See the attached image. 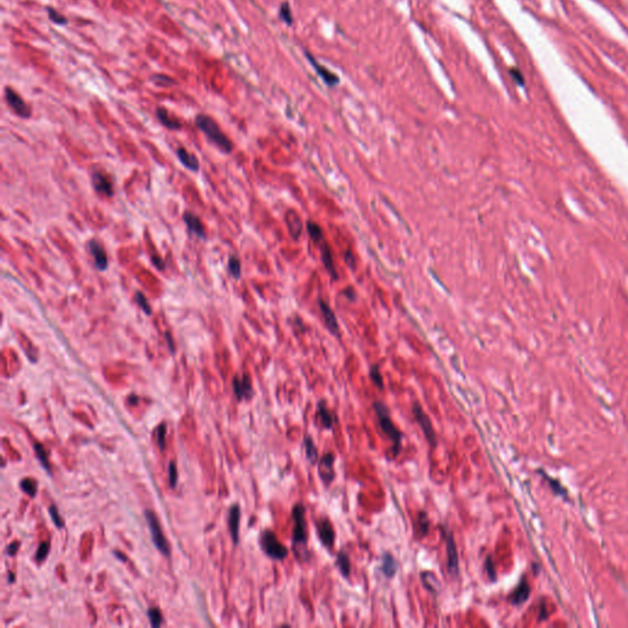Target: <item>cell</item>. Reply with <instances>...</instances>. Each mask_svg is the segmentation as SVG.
Instances as JSON below:
<instances>
[{"mask_svg":"<svg viewBox=\"0 0 628 628\" xmlns=\"http://www.w3.org/2000/svg\"><path fill=\"white\" fill-rule=\"evenodd\" d=\"M135 302H137L138 306H139L141 309L144 310V313H145V314H148V316H150V314L152 313L151 306H150L148 298L145 297V295H144L143 292H139V291H138V292L135 293Z\"/></svg>","mask_w":628,"mask_h":628,"instance_id":"obj_32","label":"cell"},{"mask_svg":"<svg viewBox=\"0 0 628 628\" xmlns=\"http://www.w3.org/2000/svg\"><path fill=\"white\" fill-rule=\"evenodd\" d=\"M345 259H346V264L348 265V266H350L351 269H353V267H355V261H353V258H352V254H351V252H347L346 253V256H345Z\"/></svg>","mask_w":628,"mask_h":628,"instance_id":"obj_46","label":"cell"},{"mask_svg":"<svg viewBox=\"0 0 628 628\" xmlns=\"http://www.w3.org/2000/svg\"><path fill=\"white\" fill-rule=\"evenodd\" d=\"M421 581L423 584V587L428 590V592L433 593V594H437L440 589V584L438 578L436 577V574L432 572H422L421 573Z\"/></svg>","mask_w":628,"mask_h":628,"instance_id":"obj_24","label":"cell"},{"mask_svg":"<svg viewBox=\"0 0 628 628\" xmlns=\"http://www.w3.org/2000/svg\"><path fill=\"white\" fill-rule=\"evenodd\" d=\"M50 543L48 541H43V543L39 544L38 549H37L36 552V560L37 562H43V561L47 558L48 554H50Z\"/></svg>","mask_w":628,"mask_h":628,"instance_id":"obj_35","label":"cell"},{"mask_svg":"<svg viewBox=\"0 0 628 628\" xmlns=\"http://www.w3.org/2000/svg\"><path fill=\"white\" fill-rule=\"evenodd\" d=\"M114 555H116L117 557H120V558H122L123 562H125V561H126V557H125V556H123L122 554H120V552H114Z\"/></svg>","mask_w":628,"mask_h":628,"instance_id":"obj_47","label":"cell"},{"mask_svg":"<svg viewBox=\"0 0 628 628\" xmlns=\"http://www.w3.org/2000/svg\"><path fill=\"white\" fill-rule=\"evenodd\" d=\"M413 415L416 420V422L419 423V426L421 427V430L425 434L426 439H427L428 444H430L431 448H436L437 446V436H436V432H434L433 425H432L431 419L428 417V415L423 411L422 406L419 404V402H414L413 405Z\"/></svg>","mask_w":628,"mask_h":628,"instance_id":"obj_6","label":"cell"},{"mask_svg":"<svg viewBox=\"0 0 628 628\" xmlns=\"http://www.w3.org/2000/svg\"><path fill=\"white\" fill-rule=\"evenodd\" d=\"M91 181H92V186H94L95 190H96L99 194L105 195V197H107V198L113 197L114 183H113V180L109 177V174L107 173V172L97 169V171H95L94 173H92Z\"/></svg>","mask_w":628,"mask_h":628,"instance_id":"obj_8","label":"cell"},{"mask_svg":"<svg viewBox=\"0 0 628 628\" xmlns=\"http://www.w3.org/2000/svg\"><path fill=\"white\" fill-rule=\"evenodd\" d=\"M5 100H7L9 107L13 109L17 116L25 118V119L31 117V108L22 100V97L20 95H17L11 87L5 88Z\"/></svg>","mask_w":628,"mask_h":628,"instance_id":"obj_9","label":"cell"},{"mask_svg":"<svg viewBox=\"0 0 628 628\" xmlns=\"http://www.w3.org/2000/svg\"><path fill=\"white\" fill-rule=\"evenodd\" d=\"M380 572H382L383 574H384V577H387V578H393L394 575L396 574L397 562L390 552H384V554H383Z\"/></svg>","mask_w":628,"mask_h":628,"instance_id":"obj_20","label":"cell"},{"mask_svg":"<svg viewBox=\"0 0 628 628\" xmlns=\"http://www.w3.org/2000/svg\"><path fill=\"white\" fill-rule=\"evenodd\" d=\"M319 306H321L323 317H324V321H325V324H327L328 329H329V331L333 334V335L339 336V334H340L339 324H338V321H336L335 314H334L333 310H331L330 306L327 303V302L323 301V299H319Z\"/></svg>","mask_w":628,"mask_h":628,"instance_id":"obj_17","label":"cell"},{"mask_svg":"<svg viewBox=\"0 0 628 628\" xmlns=\"http://www.w3.org/2000/svg\"><path fill=\"white\" fill-rule=\"evenodd\" d=\"M442 531L446 546V568H448L449 574L455 578L459 575V554H458L457 544L454 541L453 534L448 529L444 528Z\"/></svg>","mask_w":628,"mask_h":628,"instance_id":"obj_7","label":"cell"},{"mask_svg":"<svg viewBox=\"0 0 628 628\" xmlns=\"http://www.w3.org/2000/svg\"><path fill=\"white\" fill-rule=\"evenodd\" d=\"M183 221L193 235H195L198 238H200V240H205L206 238L205 227H204L203 222H201L200 218H199L197 215H194L190 211H186L183 214Z\"/></svg>","mask_w":628,"mask_h":628,"instance_id":"obj_15","label":"cell"},{"mask_svg":"<svg viewBox=\"0 0 628 628\" xmlns=\"http://www.w3.org/2000/svg\"><path fill=\"white\" fill-rule=\"evenodd\" d=\"M195 124L206 135L207 139L214 143L221 151L226 152V154H230L232 151V141L229 139L227 135L223 134L220 126L211 117L205 116V114H198L197 118H195Z\"/></svg>","mask_w":628,"mask_h":628,"instance_id":"obj_2","label":"cell"},{"mask_svg":"<svg viewBox=\"0 0 628 628\" xmlns=\"http://www.w3.org/2000/svg\"><path fill=\"white\" fill-rule=\"evenodd\" d=\"M156 437H157V444L158 446H160V449L161 451H165V448H166V425L165 423H161V425L157 427Z\"/></svg>","mask_w":628,"mask_h":628,"instance_id":"obj_38","label":"cell"},{"mask_svg":"<svg viewBox=\"0 0 628 628\" xmlns=\"http://www.w3.org/2000/svg\"><path fill=\"white\" fill-rule=\"evenodd\" d=\"M19 546H20V543H17V541L10 544V545L7 547V554L10 556H14L17 552V550H19Z\"/></svg>","mask_w":628,"mask_h":628,"instance_id":"obj_44","label":"cell"},{"mask_svg":"<svg viewBox=\"0 0 628 628\" xmlns=\"http://www.w3.org/2000/svg\"><path fill=\"white\" fill-rule=\"evenodd\" d=\"M47 13H48V16H50V20H52V21H53L54 24H57V25H65L66 22H68V21H66L65 16L62 15V14H60L59 11H57L56 9L48 8L47 9Z\"/></svg>","mask_w":628,"mask_h":628,"instance_id":"obj_37","label":"cell"},{"mask_svg":"<svg viewBox=\"0 0 628 628\" xmlns=\"http://www.w3.org/2000/svg\"><path fill=\"white\" fill-rule=\"evenodd\" d=\"M280 16H281V19L284 20V21L287 22V24H291V22H292V16H291V11H290L289 5H287V4L282 5L281 10H280Z\"/></svg>","mask_w":628,"mask_h":628,"instance_id":"obj_42","label":"cell"},{"mask_svg":"<svg viewBox=\"0 0 628 628\" xmlns=\"http://www.w3.org/2000/svg\"><path fill=\"white\" fill-rule=\"evenodd\" d=\"M485 568H486V572H487V574H488V578L491 579V580H495V579H496V570H495L494 561H492V558L489 557V556H488L487 560H486V562H485Z\"/></svg>","mask_w":628,"mask_h":628,"instance_id":"obj_40","label":"cell"},{"mask_svg":"<svg viewBox=\"0 0 628 628\" xmlns=\"http://www.w3.org/2000/svg\"><path fill=\"white\" fill-rule=\"evenodd\" d=\"M304 448H306V457L309 460V463L312 465H316L317 463H319L318 449H317L316 443L313 442V438L310 436L304 437Z\"/></svg>","mask_w":628,"mask_h":628,"instance_id":"obj_26","label":"cell"},{"mask_svg":"<svg viewBox=\"0 0 628 628\" xmlns=\"http://www.w3.org/2000/svg\"><path fill=\"white\" fill-rule=\"evenodd\" d=\"M336 566H338L339 572L341 573V575L344 578H348L350 577V573H351V562H350V557L346 554V551H340L338 554V558H336Z\"/></svg>","mask_w":628,"mask_h":628,"instance_id":"obj_25","label":"cell"},{"mask_svg":"<svg viewBox=\"0 0 628 628\" xmlns=\"http://www.w3.org/2000/svg\"><path fill=\"white\" fill-rule=\"evenodd\" d=\"M286 223L289 227V232L293 240H298L302 233V223L299 216L293 210H290L286 214Z\"/></svg>","mask_w":628,"mask_h":628,"instance_id":"obj_21","label":"cell"},{"mask_svg":"<svg viewBox=\"0 0 628 628\" xmlns=\"http://www.w3.org/2000/svg\"><path fill=\"white\" fill-rule=\"evenodd\" d=\"M373 409H374V411H376L377 419H378V421H379L380 430L384 432L385 436H387L388 438L393 442L394 455H397L399 454L400 449H401V440H402L401 432H400L399 428L394 425L387 405L383 404V402H380V401H376L373 404Z\"/></svg>","mask_w":628,"mask_h":628,"instance_id":"obj_3","label":"cell"},{"mask_svg":"<svg viewBox=\"0 0 628 628\" xmlns=\"http://www.w3.org/2000/svg\"><path fill=\"white\" fill-rule=\"evenodd\" d=\"M370 378L372 382L374 383L376 387H378L379 389L384 388V383H383V376L380 373V370L378 366H372L370 368Z\"/></svg>","mask_w":628,"mask_h":628,"instance_id":"obj_33","label":"cell"},{"mask_svg":"<svg viewBox=\"0 0 628 628\" xmlns=\"http://www.w3.org/2000/svg\"><path fill=\"white\" fill-rule=\"evenodd\" d=\"M87 247H88V250H90L91 255L94 256L95 265H96L97 269H99L100 272H105V270L108 267V256H107V253H106L105 248L102 247V244H101L99 241L91 240L90 242H88Z\"/></svg>","mask_w":628,"mask_h":628,"instance_id":"obj_13","label":"cell"},{"mask_svg":"<svg viewBox=\"0 0 628 628\" xmlns=\"http://www.w3.org/2000/svg\"><path fill=\"white\" fill-rule=\"evenodd\" d=\"M317 421H318L319 425L322 426L323 428H327V430H331L334 427L336 422H338V416L335 414H333L331 411L328 409L327 402L324 400L318 402V409H317Z\"/></svg>","mask_w":628,"mask_h":628,"instance_id":"obj_14","label":"cell"},{"mask_svg":"<svg viewBox=\"0 0 628 628\" xmlns=\"http://www.w3.org/2000/svg\"><path fill=\"white\" fill-rule=\"evenodd\" d=\"M306 508L302 503H297L292 508V519L295 520L292 532V550L298 561H308V531L306 521Z\"/></svg>","mask_w":628,"mask_h":628,"instance_id":"obj_1","label":"cell"},{"mask_svg":"<svg viewBox=\"0 0 628 628\" xmlns=\"http://www.w3.org/2000/svg\"><path fill=\"white\" fill-rule=\"evenodd\" d=\"M334 462H335V455L333 453H327L319 459L318 464V475L321 477L325 486H329L333 482L335 477V471H334Z\"/></svg>","mask_w":628,"mask_h":628,"instance_id":"obj_10","label":"cell"},{"mask_svg":"<svg viewBox=\"0 0 628 628\" xmlns=\"http://www.w3.org/2000/svg\"><path fill=\"white\" fill-rule=\"evenodd\" d=\"M148 616L152 627H160L162 624V615H161V611L156 609V607L150 609L148 611Z\"/></svg>","mask_w":628,"mask_h":628,"instance_id":"obj_34","label":"cell"},{"mask_svg":"<svg viewBox=\"0 0 628 628\" xmlns=\"http://www.w3.org/2000/svg\"><path fill=\"white\" fill-rule=\"evenodd\" d=\"M307 230H308V233H309L310 238H312V241L316 244L322 243V242L324 241V238H323L322 229L317 223L310 222L309 221V222L307 223Z\"/></svg>","mask_w":628,"mask_h":628,"instance_id":"obj_30","label":"cell"},{"mask_svg":"<svg viewBox=\"0 0 628 628\" xmlns=\"http://www.w3.org/2000/svg\"><path fill=\"white\" fill-rule=\"evenodd\" d=\"M511 74H512L513 79H514L515 81H517L518 85L524 86V76H523V74H521L520 71L518 70V69H512Z\"/></svg>","mask_w":628,"mask_h":628,"instance_id":"obj_43","label":"cell"},{"mask_svg":"<svg viewBox=\"0 0 628 628\" xmlns=\"http://www.w3.org/2000/svg\"><path fill=\"white\" fill-rule=\"evenodd\" d=\"M241 261L237 256H230L229 259V272L235 279L241 278Z\"/></svg>","mask_w":628,"mask_h":628,"instance_id":"obj_31","label":"cell"},{"mask_svg":"<svg viewBox=\"0 0 628 628\" xmlns=\"http://www.w3.org/2000/svg\"><path fill=\"white\" fill-rule=\"evenodd\" d=\"M259 544H260L261 550L267 557L275 561H282L289 556V550L284 544L279 541L275 532L272 530H264L259 537Z\"/></svg>","mask_w":628,"mask_h":628,"instance_id":"obj_4","label":"cell"},{"mask_svg":"<svg viewBox=\"0 0 628 628\" xmlns=\"http://www.w3.org/2000/svg\"><path fill=\"white\" fill-rule=\"evenodd\" d=\"M152 263H154L155 266H157L160 270H163L166 267V263L161 258H156V256H152Z\"/></svg>","mask_w":628,"mask_h":628,"instance_id":"obj_45","label":"cell"},{"mask_svg":"<svg viewBox=\"0 0 628 628\" xmlns=\"http://www.w3.org/2000/svg\"><path fill=\"white\" fill-rule=\"evenodd\" d=\"M145 519H146V524H148L150 532H151V537H152V543L158 551L161 552L163 556H169L171 554V550H169V545L167 543L165 535H163L162 529H161L160 525V521H158V518L156 517L152 511H145Z\"/></svg>","mask_w":628,"mask_h":628,"instance_id":"obj_5","label":"cell"},{"mask_svg":"<svg viewBox=\"0 0 628 628\" xmlns=\"http://www.w3.org/2000/svg\"><path fill=\"white\" fill-rule=\"evenodd\" d=\"M416 525H417V534H419L420 537L426 536L430 531V519H428V514L426 512H419L417 514V519H416Z\"/></svg>","mask_w":628,"mask_h":628,"instance_id":"obj_27","label":"cell"},{"mask_svg":"<svg viewBox=\"0 0 628 628\" xmlns=\"http://www.w3.org/2000/svg\"><path fill=\"white\" fill-rule=\"evenodd\" d=\"M156 116L157 119L160 120V123L163 126H166L167 129L169 130H180L182 128V123L177 119V118L171 116L169 112H167L165 108H157L156 111Z\"/></svg>","mask_w":628,"mask_h":628,"instance_id":"obj_18","label":"cell"},{"mask_svg":"<svg viewBox=\"0 0 628 628\" xmlns=\"http://www.w3.org/2000/svg\"><path fill=\"white\" fill-rule=\"evenodd\" d=\"M48 512H50V515H51L52 520H53L54 525H56L57 528L62 529L63 526H64V520H63L62 515L59 514L58 508H57V507L54 506V504H53V506H51V507H50V509H48Z\"/></svg>","mask_w":628,"mask_h":628,"instance_id":"obj_36","label":"cell"},{"mask_svg":"<svg viewBox=\"0 0 628 628\" xmlns=\"http://www.w3.org/2000/svg\"><path fill=\"white\" fill-rule=\"evenodd\" d=\"M529 593H530V588L528 586V583H526L525 579H523V580L519 583V586L515 588L514 592L512 593V595H511L512 604H514V605L523 604L524 601H526V599H528Z\"/></svg>","mask_w":628,"mask_h":628,"instance_id":"obj_23","label":"cell"},{"mask_svg":"<svg viewBox=\"0 0 628 628\" xmlns=\"http://www.w3.org/2000/svg\"><path fill=\"white\" fill-rule=\"evenodd\" d=\"M20 487H21L22 491H24L26 495H28L30 497H36L37 488H38V483H37V481L33 479H25L21 481V483H20Z\"/></svg>","mask_w":628,"mask_h":628,"instance_id":"obj_28","label":"cell"},{"mask_svg":"<svg viewBox=\"0 0 628 628\" xmlns=\"http://www.w3.org/2000/svg\"><path fill=\"white\" fill-rule=\"evenodd\" d=\"M321 254H322V260L323 264L325 265L327 267L328 273L330 274V276L333 278V280H336L338 279V274L335 272V266H334V261H333V255H331L330 252V247L325 243L324 241L322 242L321 244Z\"/></svg>","mask_w":628,"mask_h":628,"instance_id":"obj_22","label":"cell"},{"mask_svg":"<svg viewBox=\"0 0 628 628\" xmlns=\"http://www.w3.org/2000/svg\"><path fill=\"white\" fill-rule=\"evenodd\" d=\"M177 480H178V472H177V465L173 462L169 463L168 465V481H169V486L172 488H174L177 486Z\"/></svg>","mask_w":628,"mask_h":628,"instance_id":"obj_39","label":"cell"},{"mask_svg":"<svg viewBox=\"0 0 628 628\" xmlns=\"http://www.w3.org/2000/svg\"><path fill=\"white\" fill-rule=\"evenodd\" d=\"M240 523L241 508L238 504H233L229 513V529L235 544H238V540H240Z\"/></svg>","mask_w":628,"mask_h":628,"instance_id":"obj_16","label":"cell"},{"mask_svg":"<svg viewBox=\"0 0 628 628\" xmlns=\"http://www.w3.org/2000/svg\"><path fill=\"white\" fill-rule=\"evenodd\" d=\"M317 532H318L319 540L322 545L327 549H331L335 543V531H334L333 524L327 518H323L319 521H317Z\"/></svg>","mask_w":628,"mask_h":628,"instance_id":"obj_11","label":"cell"},{"mask_svg":"<svg viewBox=\"0 0 628 628\" xmlns=\"http://www.w3.org/2000/svg\"><path fill=\"white\" fill-rule=\"evenodd\" d=\"M34 453H36V457L38 458L39 463L42 464L43 468H44L48 472H51L50 462H48V454H47V452H46V449L43 448V445L39 444V443H36V444H34Z\"/></svg>","mask_w":628,"mask_h":628,"instance_id":"obj_29","label":"cell"},{"mask_svg":"<svg viewBox=\"0 0 628 628\" xmlns=\"http://www.w3.org/2000/svg\"><path fill=\"white\" fill-rule=\"evenodd\" d=\"M232 388H233V393H235L236 397L238 400H248L250 397L253 396L254 391H253V387H252V382H250V378L248 374H244L242 378H238V377H235L233 378V383H232Z\"/></svg>","mask_w":628,"mask_h":628,"instance_id":"obj_12","label":"cell"},{"mask_svg":"<svg viewBox=\"0 0 628 628\" xmlns=\"http://www.w3.org/2000/svg\"><path fill=\"white\" fill-rule=\"evenodd\" d=\"M154 81L160 86H169V85H173L174 81L171 79V77L166 76V75H155L154 76Z\"/></svg>","mask_w":628,"mask_h":628,"instance_id":"obj_41","label":"cell"},{"mask_svg":"<svg viewBox=\"0 0 628 628\" xmlns=\"http://www.w3.org/2000/svg\"><path fill=\"white\" fill-rule=\"evenodd\" d=\"M177 156L180 158V161L182 162V165L184 167L189 169L192 172H198L199 171V160L195 155H193L192 152H189L188 150L180 148L177 150Z\"/></svg>","mask_w":628,"mask_h":628,"instance_id":"obj_19","label":"cell"}]
</instances>
